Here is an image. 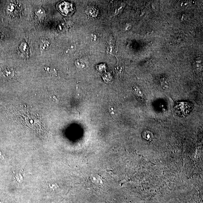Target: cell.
Returning <instances> with one entry per match:
<instances>
[{"label":"cell","instance_id":"obj_1","mask_svg":"<svg viewBox=\"0 0 203 203\" xmlns=\"http://www.w3.org/2000/svg\"><path fill=\"white\" fill-rule=\"evenodd\" d=\"M193 108L192 104L185 102H177L174 107L175 112L180 117L187 116L193 110Z\"/></svg>","mask_w":203,"mask_h":203},{"label":"cell","instance_id":"obj_2","mask_svg":"<svg viewBox=\"0 0 203 203\" xmlns=\"http://www.w3.org/2000/svg\"><path fill=\"white\" fill-rule=\"evenodd\" d=\"M2 75L5 78L12 79L15 76V71L13 68H6L3 69L2 71Z\"/></svg>","mask_w":203,"mask_h":203},{"label":"cell","instance_id":"obj_3","mask_svg":"<svg viewBox=\"0 0 203 203\" xmlns=\"http://www.w3.org/2000/svg\"><path fill=\"white\" fill-rule=\"evenodd\" d=\"M19 49L21 53L25 56H27L29 55V48L27 45L26 43H21L19 46Z\"/></svg>","mask_w":203,"mask_h":203},{"label":"cell","instance_id":"obj_4","mask_svg":"<svg viewBox=\"0 0 203 203\" xmlns=\"http://www.w3.org/2000/svg\"><path fill=\"white\" fill-rule=\"evenodd\" d=\"M50 46L49 42L46 39L42 40L40 43V49L41 51H47Z\"/></svg>","mask_w":203,"mask_h":203},{"label":"cell","instance_id":"obj_5","mask_svg":"<svg viewBox=\"0 0 203 203\" xmlns=\"http://www.w3.org/2000/svg\"><path fill=\"white\" fill-rule=\"evenodd\" d=\"M7 12L10 14H13V13H17L16 10H18V6L14 4H11L7 8Z\"/></svg>","mask_w":203,"mask_h":203},{"label":"cell","instance_id":"obj_6","mask_svg":"<svg viewBox=\"0 0 203 203\" xmlns=\"http://www.w3.org/2000/svg\"><path fill=\"white\" fill-rule=\"evenodd\" d=\"M44 70L46 73H48L49 74L51 75L54 76L56 74V70L54 68H51V67H44Z\"/></svg>","mask_w":203,"mask_h":203},{"label":"cell","instance_id":"obj_7","mask_svg":"<svg viewBox=\"0 0 203 203\" xmlns=\"http://www.w3.org/2000/svg\"><path fill=\"white\" fill-rule=\"evenodd\" d=\"M133 90L135 94L141 99H143V95L140 89L137 86H135L133 87Z\"/></svg>","mask_w":203,"mask_h":203},{"label":"cell","instance_id":"obj_8","mask_svg":"<svg viewBox=\"0 0 203 203\" xmlns=\"http://www.w3.org/2000/svg\"><path fill=\"white\" fill-rule=\"evenodd\" d=\"M35 14L37 16L41 18H44V16L45 15V13L44 10H43L41 8H39L36 10L35 12Z\"/></svg>","mask_w":203,"mask_h":203},{"label":"cell","instance_id":"obj_9","mask_svg":"<svg viewBox=\"0 0 203 203\" xmlns=\"http://www.w3.org/2000/svg\"><path fill=\"white\" fill-rule=\"evenodd\" d=\"M143 136L145 139L149 140H151L153 136L151 132L149 131H146L144 132L143 134Z\"/></svg>","mask_w":203,"mask_h":203},{"label":"cell","instance_id":"obj_10","mask_svg":"<svg viewBox=\"0 0 203 203\" xmlns=\"http://www.w3.org/2000/svg\"><path fill=\"white\" fill-rule=\"evenodd\" d=\"M195 66L196 69L198 70H201L202 68L201 61L199 60L196 61L195 62Z\"/></svg>","mask_w":203,"mask_h":203},{"label":"cell","instance_id":"obj_11","mask_svg":"<svg viewBox=\"0 0 203 203\" xmlns=\"http://www.w3.org/2000/svg\"><path fill=\"white\" fill-rule=\"evenodd\" d=\"M0 203H2L1 202H0Z\"/></svg>","mask_w":203,"mask_h":203}]
</instances>
